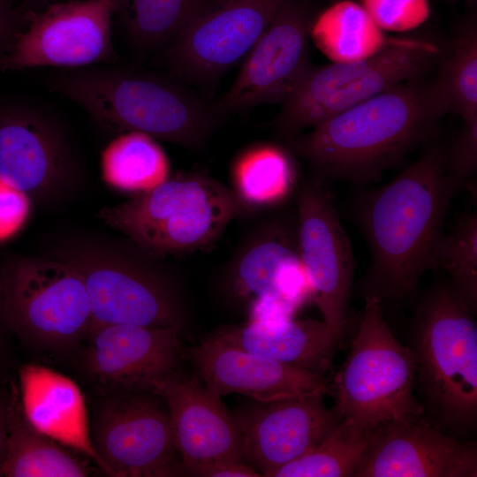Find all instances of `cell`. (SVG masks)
Returning <instances> with one entry per match:
<instances>
[{
	"mask_svg": "<svg viewBox=\"0 0 477 477\" xmlns=\"http://www.w3.org/2000/svg\"><path fill=\"white\" fill-rule=\"evenodd\" d=\"M456 193L446 150L433 143L392 180L363 196L357 219L370 251L365 296H375L381 305L413 296L421 276L435 268V250Z\"/></svg>",
	"mask_w": 477,
	"mask_h": 477,
	"instance_id": "6da1fadb",
	"label": "cell"
},
{
	"mask_svg": "<svg viewBox=\"0 0 477 477\" xmlns=\"http://www.w3.org/2000/svg\"><path fill=\"white\" fill-rule=\"evenodd\" d=\"M47 81L107 130L143 132L188 149L202 148L225 116L172 73L116 63L59 69Z\"/></svg>",
	"mask_w": 477,
	"mask_h": 477,
	"instance_id": "7a4b0ae2",
	"label": "cell"
},
{
	"mask_svg": "<svg viewBox=\"0 0 477 477\" xmlns=\"http://www.w3.org/2000/svg\"><path fill=\"white\" fill-rule=\"evenodd\" d=\"M440 117L428 82L420 78L350 107L289 142L322 177L368 182L424 143Z\"/></svg>",
	"mask_w": 477,
	"mask_h": 477,
	"instance_id": "3957f363",
	"label": "cell"
},
{
	"mask_svg": "<svg viewBox=\"0 0 477 477\" xmlns=\"http://www.w3.org/2000/svg\"><path fill=\"white\" fill-rule=\"evenodd\" d=\"M42 254L80 274L90 300V330L112 324L182 330L186 310L172 269L127 238L70 231L53 238Z\"/></svg>",
	"mask_w": 477,
	"mask_h": 477,
	"instance_id": "277c9868",
	"label": "cell"
},
{
	"mask_svg": "<svg viewBox=\"0 0 477 477\" xmlns=\"http://www.w3.org/2000/svg\"><path fill=\"white\" fill-rule=\"evenodd\" d=\"M245 208L232 189L200 173L168 178L99 216L110 228L161 258L211 244Z\"/></svg>",
	"mask_w": 477,
	"mask_h": 477,
	"instance_id": "5b68a950",
	"label": "cell"
},
{
	"mask_svg": "<svg viewBox=\"0 0 477 477\" xmlns=\"http://www.w3.org/2000/svg\"><path fill=\"white\" fill-rule=\"evenodd\" d=\"M415 375L413 351L392 334L379 299L365 296L350 353L330 385L334 412L340 420H351L371 432L420 417L424 407L413 394Z\"/></svg>",
	"mask_w": 477,
	"mask_h": 477,
	"instance_id": "8992f818",
	"label": "cell"
},
{
	"mask_svg": "<svg viewBox=\"0 0 477 477\" xmlns=\"http://www.w3.org/2000/svg\"><path fill=\"white\" fill-rule=\"evenodd\" d=\"M440 51L428 41L393 38L362 59L310 65L282 103L272 131L289 141L301 131L372 96L423 78L437 62Z\"/></svg>",
	"mask_w": 477,
	"mask_h": 477,
	"instance_id": "52a82bcc",
	"label": "cell"
},
{
	"mask_svg": "<svg viewBox=\"0 0 477 477\" xmlns=\"http://www.w3.org/2000/svg\"><path fill=\"white\" fill-rule=\"evenodd\" d=\"M469 312L452 287L438 285L416 317L415 378L433 413L454 428L477 416V329Z\"/></svg>",
	"mask_w": 477,
	"mask_h": 477,
	"instance_id": "ba28073f",
	"label": "cell"
},
{
	"mask_svg": "<svg viewBox=\"0 0 477 477\" xmlns=\"http://www.w3.org/2000/svg\"><path fill=\"white\" fill-rule=\"evenodd\" d=\"M0 320L19 337L60 349L88 336L92 314L79 271L60 260L13 254L0 262Z\"/></svg>",
	"mask_w": 477,
	"mask_h": 477,
	"instance_id": "9c48e42d",
	"label": "cell"
},
{
	"mask_svg": "<svg viewBox=\"0 0 477 477\" xmlns=\"http://www.w3.org/2000/svg\"><path fill=\"white\" fill-rule=\"evenodd\" d=\"M80 163L68 132L46 110L0 108V179L42 206L60 203L77 186Z\"/></svg>",
	"mask_w": 477,
	"mask_h": 477,
	"instance_id": "30bf717a",
	"label": "cell"
},
{
	"mask_svg": "<svg viewBox=\"0 0 477 477\" xmlns=\"http://www.w3.org/2000/svg\"><path fill=\"white\" fill-rule=\"evenodd\" d=\"M117 0H69L51 3L26 16L0 67L76 69L116 64L112 41Z\"/></svg>",
	"mask_w": 477,
	"mask_h": 477,
	"instance_id": "8fae6325",
	"label": "cell"
},
{
	"mask_svg": "<svg viewBox=\"0 0 477 477\" xmlns=\"http://www.w3.org/2000/svg\"><path fill=\"white\" fill-rule=\"evenodd\" d=\"M294 0H208L164 49L184 81L209 85L244 58L277 14Z\"/></svg>",
	"mask_w": 477,
	"mask_h": 477,
	"instance_id": "7c38bea8",
	"label": "cell"
},
{
	"mask_svg": "<svg viewBox=\"0 0 477 477\" xmlns=\"http://www.w3.org/2000/svg\"><path fill=\"white\" fill-rule=\"evenodd\" d=\"M92 442L110 476L186 475L168 411L145 393L120 392L106 401Z\"/></svg>",
	"mask_w": 477,
	"mask_h": 477,
	"instance_id": "4fadbf2b",
	"label": "cell"
},
{
	"mask_svg": "<svg viewBox=\"0 0 477 477\" xmlns=\"http://www.w3.org/2000/svg\"><path fill=\"white\" fill-rule=\"evenodd\" d=\"M315 18L310 5L294 0L252 47L229 89L216 106L224 115L283 103L311 65L308 41Z\"/></svg>",
	"mask_w": 477,
	"mask_h": 477,
	"instance_id": "5bb4252c",
	"label": "cell"
},
{
	"mask_svg": "<svg viewBox=\"0 0 477 477\" xmlns=\"http://www.w3.org/2000/svg\"><path fill=\"white\" fill-rule=\"evenodd\" d=\"M301 261L323 320L342 332L354 273L350 238L322 178L306 181L297 194Z\"/></svg>",
	"mask_w": 477,
	"mask_h": 477,
	"instance_id": "9a60e30c",
	"label": "cell"
},
{
	"mask_svg": "<svg viewBox=\"0 0 477 477\" xmlns=\"http://www.w3.org/2000/svg\"><path fill=\"white\" fill-rule=\"evenodd\" d=\"M168 406L176 448L186 475L201 476L223 462H246L236 418L197 375L177 370L155 384Z\"/></svg>",
	"mask_w": 477,
	"mask_h": 477,
	"instance_id": "2e32d148",
	"label": "cell"
},
{
	"mask_svg": "<svg viewBox=\"0 0 477 477\" xmlns=\"http://www.w3.org/2000/svg\"><path fill=\"white\" fill-rule=\"evenodd\" d=\"M322 393L272 401L252 399L233 412L244 457L261 476L313 450L340 421Z\"/></svg>",
	"mask_w": 477,
	"mask_h": 477,
	"instance_id": "e0dca14e",
	"label": "cell"
},
{
	"mask_svg": "<svg viewBox=\"0 0 477 477\" xmlns=\"http://www.w3.org/2000/svg\"><path fill=\"white\" fill-rule=\"evenodd\" d=\"M178 328L112 324L89 331L86 369L120 392H154L155 384L178 370L183 345Z\"/></svg>",
	"mask_w": 477,
	"mask_h": 477,
	"instance_id": "ac0fdd59",
	"label": "cell"
},
{
	"mask_svg": "<svg viewBox=\"0 0 477 477\" xmlns=\"http://www.w3.org/2000/svg\"><path fill=\"white\" fill-rule=\"evenodd\" d=\"M226 281L238 299L278 303L292 313L314 299L299 252L297 223L276 218L260 226L234 254Z\"/></svg>",
	"mask_w": 477,
	"mask_h": 477,
	"instance_id": "d6986e66",
	"label": "cell"
},
{
	"mask_svg": "<svg viewBox=\"0 0 477 477\" xmlns=\"http://www.w3.org/2000/svg\"><path fill=\"white\" fill-rule=\"evenodd\" d=\"M473 445L420 417L377 428L354 477H475Z\"/></svg>",
	"mask_w": 477,
	"mask_h": 477,
	"instance_id": "ffe728a7",
	"label": "cell"
},
{
	"mask_svg": "<svg viewBox=\"0 0 477 477\" xmlns=\"http://www.w3.org/2000/svg\"><path fill=\"white\" fill-rule=\"evenodd\" d=\"M196 375L214 393L272 401L314 393L331 395L324 375L207 338L188 349Z\"/></svg>",
	"mask_w": 477,
	"mask_h": 477,
	"instance_id": "44dd1931",
	"label": "cell"
},
{
	"mask_svg": "<svg viewBox=\"0 0 477 477\" xmlns=\"http://www.w3.org/2000/svg\"><path fill=\"white\" fill-rule=\"evenodd\" d=\"M19 405L28 425L48 438L93 460L107 474L89 434L84 397L69 377L28 364L19 370Z\"/></svg>",
	"mask_w": 477,
	"mask_h": 477,
	"instance_id": "7402d4cb",
	"label": "cell"
},
{
	"mask_svg": "<svg viewBox=\"0 0 477 477\" xmlns=\"http://www.w3.org/2000/svg\"><path fill=\"white\" fill-rule=\"evenodd\" d=\"M324 321L249 320L223 326L209 337L220 344L324 375L341 337Z\"/></svg>",
	"mask_w": 477,
	"mask_h": 477,
	"instance_id": "603a6c76",
	"label": "cell"
},
{
	"mask_svg": "<svg viewBox=\"0 0 477 477\" xmlns=\"http://www.w3.org/2000/svg\"><path fill=\"white\" fill-rule=\"evenodd\" d=\"M87 464L60 443L32 428L25 420L19 399L10 401V423L1 476L85 477Z\"/></svg>",
	"mask_w": 477,
	"mask_h": 477,
	"instance_id": "cb8c5ba5",
	"label": "cell"
},
{
	"mask_svg": "<svg viewBox=\"0 0 477 477\" xmlns=\"http://www.w3.org/2000/svg\"><path fill=\"white\" fill-rule=\"evenodd\" d=\"M438 70L428 91L440 115L453 112L462 119L477 116V26L464 23L440 51Z\"/></svg>",
	"mask_w": 477,
	"mask_h": 477,
	"instance_id": "d4e9b609",
	"label": "cell"
},
{
	"mask_svg": "<svg viewBox=\"0 0 477 477\" xmlns=\"http://www.w3.org/2000/svg\"><path fill=\"white\" fill-rule=\"evenodd\" d=\"M103 180L110 186L136 194L147 192L169 178L167 155L153 137L126 132L114 139L101 159Z\"/></svg>",
	"mask_w": 477,
	"mask_h": 477,
	"instance_id": "484cf974",
	"label": "cell"
},
{
	"mask_svg": "<svg viewBox=\"0 0 477 477\" xmlns=\"http://www.w3.org/2000/svg\"><path fill=\"white\" fill-rule=\"evenodd\" d=\"M232 189L246 210L274 206L292 193L296 172L288 153L262 144L243 152L236 160Z\"/></svg>",
	"mask_w": 477,
	"mask_h": 477,
	"instance_id": "4316f807",
	"label": "cell"
},
{
	"mask_svg": "<svg viewBox=\"0 0 477 477\" xmlns=\"http://www.w3.org/2000/svg\"><path fill=\"white\" fill-rule=\"evenodd\" d=\"M208 0H117V17L138 53L164 49Z\"/></svg>",
	"mask_w": 477,
	"mask_h": 477,
	"instance_id": "83f0119b",
	"label": "cell"
},
{
	"mask_svg": "<svg viewBox=\"0 0 477 477\" xmlns=\"http://www.w3.org/2000/svg\"><path fill=\"white\" fill-rule=\"evenodd\" d=\"M379 28L360 4L338 2L315 18L310 37L333 62L365 58L383 44Z\"/></svg>",
	"mask_w": 477,
	"mask_h": 477,
	"instance_id": "f1b7e54d",
	"label": "cell"
},
{
	"mask_svg": "<svg viewBox=\"0 0 477 477\" xmlns=\"http://www.w3.org/2000/svg\"><path fill=\"white\" fill-rule=\"evenodd\" d=\"M374 433L351 420H340L313 450L277 468L269 477L355 476Z\"/></svg>",
	"mask_w": 477,
	"mask_h": 477,
	"instance_id": "f546056e",
	"label": "cell"
},
{
	"mask_svg": "<svg viewBox=\"0 0 477 477\" xmlns=\"http://www.w3.org/2000/svg\"><path fill=\"white\" fill-rule=\"evenodd\" d=\"M451 276L452 288L470 311L477 305V215L465 213L450 233H443L435 254Z\"/></svg>",
	"mask_w": 477,
	"mask_h": 477,
	"instance_id": "4dcf8cb0",
	"label": "cell"
},
{
	"mask_svg": "<svg viewBox=\"0 0 477 477\" xmlns=\"http://www.w3.org/2000/svg\"><path fill=\"white\" fill-rule=\"evenodd\" d=\"M381 29L407 31L422 24L429 15L428 0H360Z\"/></svg>",
	"mask_w": 477,
	"mask_h": 477,
	"instance_id": "1f68e13d",
	"label": "cell"
},
{
	"mask_svg": "<svg viewBox=\"0 0 477 477\" xmlns=\"http://www.w3.org/2000/svg\"><path fill=\"white\" fill-rule=\"evenodd\" d=\"M464 124L446 151V168L457 193L460 189H473V177L477 170V116L463 119Z\"/></svg>",
	"mask_w": 477,
	"mask_h": 477,
	"instance_id": "d6a6232c",
	"label": "cell"
},
{
	"mask_svg": "<svg viewBox=\"0 0 477 477\" xmlns=\"http://www.w3.org/2000/svg\"><path fill=\"white\" fill-rule=\"evenodd\" d=\"M30 203L26 193L0 179V241L12 237L25 224Z\"/></svg>",
	"mask_w": 477,
	"mask_h": 477,
	"instance_id": "836d02e7",
	"label": "cell"
},
{
	"mask_svg": "<svg viewBox=\"0 0 477 477\" xmlns=\"http://www.w3.org/2000/svg\"><path fill=\"white\" fill-rule=\"evenodd\" d=\"M20 17L10 0H0V63L20 32Z\"/></svg>",
	"mask_w": 477,
	"mask_h": 477,
	"instance_id": "e575fe53",
	"label": "cell"
},
{
	"mask_svg": "<svg viewBox=\"0 0 477 477\" xmlns=\"http://www.w3.org/2000/svg\"><path fill=\"white\" fill-rule=\"evenodd\" d=\"M261 474L246 462H223L215 465L201 477H259Z\"/></svg>",
	"mask_w": 477,
	"mask_h": 477,
	"instance_id": "d590c367",
	"label": "cell"
},
{
	"mask_svg": "<svg viewBox=\"0 0 477 477\" xmlns=\"http://www.w3.org/2000/svg\"><path fill=\"white\" fill-rule=\"evenodd\" d=\"M10 423V402L4 403L0 399V476L5 456L6 443Z\"/></svg>",
	"mask_w": 477,
	"mask_h": 477,
	"instance_id": "8d00e7d4",
	"label": "cell"
},
{
	"mask_svg": "<svg viewBox=\"0 0 477 477\" xmlns=\"http://www.w3.org/2000/svg\"><path fill=\"white\" fill-rule=\"evenodd\" d=\"M24 5L29 7L31 10L28 12L34 13L42 11L46 6L50 4L51 0H19Z\"/></svg>",
	"mask_w": 477,
	"mask_h": 477,
	"instance_id": "74e56055",
	"label": "cell"
},
{
	"mask_svg": "<svg viewBox=\"0 0 477 477\" xmlns=\"http://www.w3.org/2000/svg\"><path fill=\"white\" fill-rule=\"evenodd\" d=\"M469 1H473V0H469Z\"/></svg>",
	"mask_w": 477,
	"mask_h": 477,
	"instance_id": "f35d334b",
	"label": "cell"
}]
</instances>
